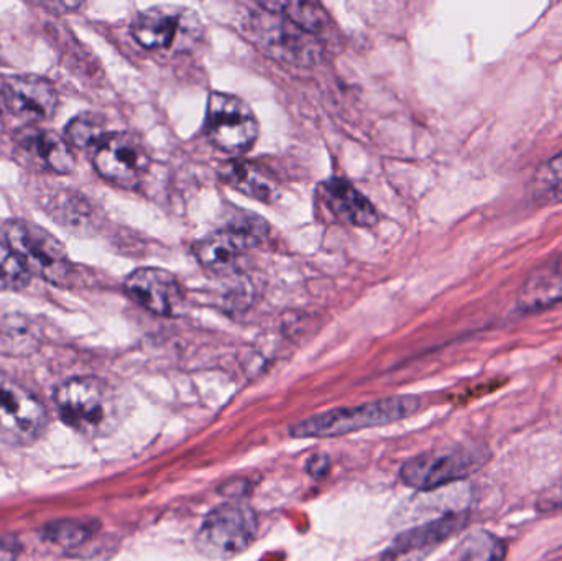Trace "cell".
Returning a JSON list of instances; mask_svg holds the SVG:
<instances>
[{"label":"cell","mask_w":562,"mask_h":561,"mask_svg":"<svg viewBox=\"0 0 562 561\" xmlns=\"http://www.w3.org/2000/svg\"><path fill=\"white\" fill-rule=\"evenodd\" d=\"M416 395H393L353 407H337L304 418L290 427L293 438H336L367 428L385 427L405 420L419 411Z\"/></svg>","instance_id":"cell-1"},{"label":"cell","mask_w":562,"mask_h":561,"mask_svg":"<svg viewBox=\"0 0 562 561\" xmlns=\"http://www.w3.org/2000/svg\"><path fill=\"white\" fill-rule=\"evenodd\" d=\"M59 417L86 438L105 437L117 427V399L98 378H72L56 388Z\"/></svg>","instance_id":"cell-2"},{"label":"cell","mask_w":562,"mask_h":561,"mask_svg":"<svg viewBox=\"0 0 562 561\" xmlns=\"http://www.w3.org/2000/svg\"><path fill=\"white\" fill-rule=\"evenodd\" d=\"M491 451L477 445H454L426 451L403 463L400 480L412 490H439L448 484L468 480L491 461Z\"/></svg>","instance_id":"cell-3"},{"label":"cell","mask_w":562,"mask_h":561,"mask_svg":"<svg viewBox=\"0 0 562 561\" xmlns=\"http://www.w3.org/2000/svg\"><path fill=\"white\" fill-rule=\"evenodd\" d=\"M131 30L144 48L177 55L190 53L200 45L204 23L187 7L157 5L138 13Z\"/></svg>","instance_id":"cell-4"},{"label":"cell","mask_w":562,"mask_h":561,"mask_svg":"<svg viewBox=\"0 0 562 561\" xmlns=\"http://www.w3.org/2000/svg\"><path fill=\"white\" fill-rule=\"evenodd\" d=\"M257 516L243 503L221 504L207 514L196 534L200 553L211 560H231L246 552L257 536Z\"/></svg>","instance_id":"cell-5"},{"label":"cell","mask_w":562,"mask_h":561,"mask_svg":"<svg viewBox=\"0 0 562 561\" xmlns=\"http://www.w3.org/2000/svg\"><path fill=\"white\" fill-rule=\"evenodd\" d=\"M5 240L30 273L55 285H65L71 277V260L65 246L43 227L25 220L10 221L5 226Z\"/></svg>","instance_id":"cell-6"},{"label":"cell","mask_w":562,"mask_h":561,"mask_svg":"<svg viewBox=\"0 0 562 561\" xmlns=\"http://www.w3.org/2000/svg\"><path fill=\"white\" fill-rule=\"evenodd\" d=\"M204 132L214 147L240 157L256 144L259 121L244 99L227 92H213L207 101Z\"/></svg>","instance_id":"cell-7"},{"label":"cell","mask_w":562,"mask_h":561,"mask_svg":"<svg viewBox=\"0 0 562 561\" xmlns=\"http://www.w3.org/2000/svg\"><path fill=\"white\" fill-rule=\"evenodd\" d=\"M46 425L45 405L19 382L0 372V441L26 447L45 434Z\"/></svg>","instance_id":"cell-8"},{"label":"cell","mask_w":562,"mask_h":561,"mask_svg":"<svg viewBox=\"0 0 562 561\" xmlns=\"http://www.w3.org/2000/svg\"><path fill=\"white\" fill-rule=\"evenodd\" d=\"M98 173L119 187L134 188L150 168V155L131 132H114L101 142L94 155Z\"/></svg>","instance_id":"cell-9"},{"label":"cell","mask_w":562,"mask_h":561,"mask_svg":"<svg viewBox=\"0 0 562 561\" xmlns=\"http://www.w3.org/2000/svg\"><path fill=\"white\" fill-rule=\"evenodd\" d=\"M254 223L243 221L240 224H233L227 229L211 234L194 244V256L201 266L217 276L234 272L243 254L262 239V234Z\"/></svg>","instance_id":"cell-10"},{"label":"cell","mask_w":562,"mask_h":561,"mask_svg":"<svg viewBox=\"0 0 562 561\" xmlns=\"http://www.w3.org/2000/svg\"><path fill=\"white\" fill-rule=\"evenodd\" d=\"M3 105L20 119L45 121L58 108V94L48 79L35 75L10 76L0 88Z\"/></svg>","instance_id":"cell-11"},{"label":"cell","mask_w":562,"mask_h":561,"mask_svg":"<svg viewBox=\"0 0 562 561\" xmlns=\"http://www.w3.org/2000/svg\"><path fill=\"white\" fill-rule=\"evenodd\" d=\"M471 523L469 513H449L431 523L413 527L406 532L400 534L393 540L389 557L393 561L419 560L438 549L452 537L468 529Z\"/></svg>","instance_id":"cell-12"},{"label":"cell","mask_w":562,"mask_h":561,"mask_svg":"<svg viewBox=\"0 0 562 561\" xmlns=\"http://www.w3.org/2000/svg\"><path fill=\"white\" fill-rule=\"evenodd\" d=\"M124 289L134 302L155 315H175L183 305L180 283L167 270L137 269L127 277Z\"/></svg>","instance_id":"cell-13"},{"label":"cell","mask_w":562,"mask_h":561,"mask_svg":"<svg viewBox=\"0 0 562 561\" xmlns=\"http://www.w3.org/2000/svg\"><path fill=\"white\" fill-rule=\"evenodd\" d=\"M20 154L36 167L68 175L75 170L76 158L68 142L43 128L26 127L16 135Z\"/></svg>","instance_id":"cell-14"},{"label":"cell","mask_w":562,"mask_h":561,"mask_svg":"<svg viewBox=\"0 0 562 561\" xmlns=\"http://www.w3.org/2000/svg\"><path fill=\"white\" fill-rule=\"evenodd\" d=\"M562 303V254L538 267L520 287L517 310L524 315H537Z\"/></svg>","instance_id":"cell-15"},{"label":"cell","mask_w":562,"mask_h":561,"mask_svg":"<svg viewBox=\"0 0 562 561\" xmlns=\"http://www.w3.org/2000/svg\"><path fill=\"white\" fill-rule=\"evenodd\" d=\"M323 200L339 220L352 226L372 227L379 221L373 204L342 178H333L324 183Z\"/></svg>","instance_id":"cell-16"},{"label":"cell","mask_w":562,"mask_h":561,"mask_svg":"<svg viewBox=\"0 0 562 561\" xmlns=\"http://www.w3.org/2000/svg\"><path fill=\"white\" fill-rule=\"evenodd\" d=\"M224 180L254 200L272 201L279 194V181L267 168L250 161H231L221 170Z\"/></svg>","instance_id":"cell-17"},{"label":"cell","mask_w":562,"mask_h":561,"mask_svg":"<svg viewBox=\"0 0 562 561\" xmlns=\"http://www.w3.org/2000/svg\"><path fill=\"white\" fill-rule=\"evenodd\" d=\"M263 38L272 55H279L288 61H310L314 56L313 43L307 42V33L291 22L290 26L273 23V29L266 30Z\"/></svg>","instance_id":"cell-18"},{"label":"cell","mask_w":562,"mask_h":561,"mask_svg":"<svg viewBox=\"0 0 562 561\" xmlns=\"http://www.w3.org/2000/svg\"><path fill=\"white\" fill-rule=\"evenodd\" d=\"M262 9L273 15L286 16L288 22L303 32L316 35L327 26V13L319 3L313 2H263Z\"/></svg>","instance_id":"cell-19"},{"label":"cell","mask_w":562,"mask_h":561,"mask_svg":"<svg viewBox=\"0 0 562 561\" xmlns=\"http://www.w3.org/2000/svg\"><path fill=\"white\" fill-rule=\"evenodd\" d=\"M458 553L459 561H505L508 543L497 534L479 529L462 539Z\"/></svg>","instance_id":"cell-20"},{"label":"cell","mask_w":562,"mask_h":561,"mask_svg":"<svg viewBox=\"0 0 562 561\" xmlns=\"http://www.w3.org/2000/svg\"><path fill=\"white\" fill-rule=\"evenodd\" d=\"M531 194L538 203H562V152L537 168L531 180Z\"/></svg>","instance_id":"cell-21"},{"label":"cell","mask_w":562,"mask_h":561,"mask_svg":"<svg viewBox=\"0 0 562 561\" xmlns=\"http://www.w3.org/2000/svg\"><path fill=\"white\" fill-rule=\"evenodd\" d=\"M92 532L94 530H92L91 524L66 519L46 524L40 536L46 542L53 543V546H59L63 549H75V547L88 542L92 537Z\"/></svg>","instance_id":"cell-22"},{"label":"cell","mask_w":562,"mask_h":561,"mask_svg":"<svg viewBox=\"0 0 562 561\" xmlns=\"http://www.w3.org/2000/svg\"><path fill=\"white\" fill-rule=\"evenodd\" d=\"M66 138L69 144L75 145L79 148L99 147L101 142L108 137L105 132V124L99 115L79 114L75 119L69 121V124L65 128Z\"/></svg>","instance_id":"cell-23"},{"label":"cell","mask_w":562,"mask_h":561,"mask_svg":"<svg viewBox=\"0 0 562 561\" xmlns=\"http://www.w3.org/2000/svg\"><path fill=\"white\" fill-rule=\"evenodd\" d=\"M32 273L20 262L19 257L0 244V290H19L30 285Z\"/></svg>","instance_id":"cell-24"},{"label":"cell","mask_w":562,"mask_h":561,"mask_svg":"<svg viewBox=\"0 0 562 561\" xmlns=\"http://www.w3.org/2000/svg\"><path fill=\"white\" fill-rule=\"evenodd\" d=\"M86 211H91V207L81 197H61L53 213L56 220L65 223L63 226L78 227V223H85L89 217V214H85Z\"/></svg>","instance_id":"cell-25"},{"label":"cell","mask_w":562,"mask_h":561,"mask_svg":"<svg viewBox=\"0 0 562 561\" xmlns=\"http://www.w3.org/2000/svg\"><path fill=\"white\" fill-rule=\"evenodd\" d=\"M535 506L541 514L557 513L562 509V476L538 494Z\"/></svg>","instance_id":"cell-26"},{"label":"cell","mask_w":562,"mask_h":561,"mask_svg":"<svg viewBox=\"0 0 562 561\" xmlns=\"http://www.w3.org/2000/svg\"><path fill=\"white\" fill-rule=\"evenodd\" d=\"M330 470V460L327 455L316 453L313 457L307 458L306 464H304V471L310 474L311 478H316V480H321V478L326 476Z\"/></svg>","instance_id":"cell-27"},{"label":"cell","mask_w":562,"mask_h":561,"mask_svg":"<svg viewBox=\"0 0 562 561\" xmlns=\"http://www.w3.org/2000/svg\"><path fill=\"white\" fill-rule=\"evenodd\" d=\"M22 552L19 540L12 536H0V561H15Z\"/></svg>","instance_id":"cell-28"}]
</instances>
